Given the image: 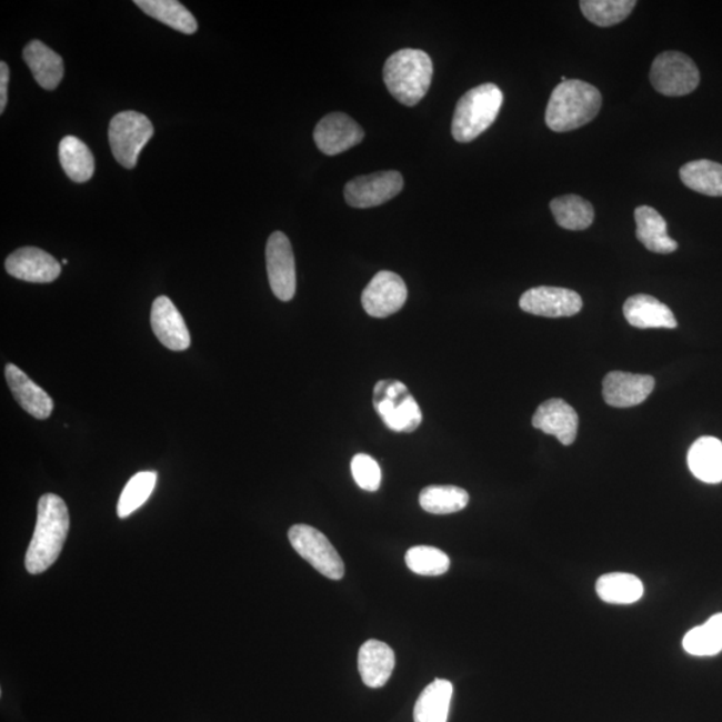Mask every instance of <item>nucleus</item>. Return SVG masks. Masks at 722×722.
I'll use <instances>...</instances> for the list:
<instances>
[{"mask_svg": "<svg viewBox=\"0 0 722 722\" xmlns=\"http://www.w3.org/2000/svg\"><path fill=\"white\" fill-rule=\"evenodd\" d=\"M70 530V515L63 499L44 494L38 502L34 535L26 553V570L32 575L44 573L61 554Z\"/></svg>", "mask_w": 722, "mask_h": 722, "instance_id": "nucleus-1", "label": "nucleus"}, {"mask_svg": "<svg viewBox=\"0 0 722 722\" xmlns=\"http://www.w3.org/2000/svg\"><path fill=\"white\" fill-rule=\"evenodd\" d=\"M602 104L600 90L588 82L568 80L551 93L546 124L556 133L585 127L599 116Z\"/></svg>", "mask_w": 722, "mask_h": 722, "instance_id": "nucleus-2", "label": "nucleus"}, {"mask_svg": "<svg viewBox=\"0 0 722 722\" xmlns=\"http://www.w3.org/2000/svg\"><path fill=\"white\" fill-rule=\"evenodd\" d=\"M433 64L423 50L403 49L384 64L383 77L391 96L405 107H415L431 87Z\"/></svg>", "mask_w": 722, "mask_h": 722, "instance_id": "nucleus-3", "label": "nucleus"}, {"mask_svg": "<svg viewBox=\"0 0 722 722\" xmlns=\"http://www.w3.org/2000/svg\"><path fill=\"white\" fill-rule=\"evenodd\" d=\"M502 104V90L494 83H484L469 90L457 104L452 118V137L461 143L474 141L495 122Z\"/></svg>", "mask_w": 722, "mask_h": 722, "instance_id": "nucleus-4", "label": "nucleus"}, {"mask_svg": "<svg viewBox=\"0 0 722 722\" xmlns=\"http://www.w3.org/2000/svg\"><path fill=\"white\" fill-rule=\"evenodd\" d=\"M373 409L390 430L411 433L423 422V413L407 385L399 380H380L373 389Z\"/></svg>", "mask_w": 722, "mask_h": 722, "instance_id": "nucleus-5", "label": "nucleus"}, {"mask_svg": "<svg viewBox=\"0 0 722 722\" xmlns=\"http://www.w3.org/2000/svg\"><path fill=\"white\" fill-rule=\"evenodd\" d=\"M154 134L153 123L137 111H122L110 122L109 141L111 152L123 168L133 169L138 156Z\"/></svg>", "mask_w": 722, "mask_h": 722, "instance_id": "nucleus-6", "label": "nucleus"}, {"mask_svg": "<svg viewBox=\"0 0 722 722\" xmlns=\"http://www.w3.org/2000/svg\"><path fill=\"white\" fill-rule=\"evenodd\" d=\"M650 82L662 96H688L699 88L700 71L684 52L665 51L654 59Z\"/></svg>", "mask_w": 722, "mask_h": 722, "instance_id": "nucleus-7", "label": "nucleus"}, {"mask_svg": "<svg viewBox=\"0 0 722 722\" xmlns=\"http://www.w3.org/2000/svg\"><path fill=\"white\" fill-rule=\"evenodd\" d=\"M288 538L292 548L319 573L333 581H339L344 576L343 560L321 531L308 527V524H294L289 529Z\"/></svg>", "mask_w": 722, "mask_h": 722, "instance_id": "nucleus-8", "label": "nucleus"}, {"mask_svg": "<svg viewBox=\"0 0 722 722\" xmlns=\"http://www.w3.org/2000/svg\"><path fill=\"white\" fill-rule=\"evenodd\" d=\"M403 176L395 170L360 176L348 182L344 197L348 205L367 209L383 205L402 192Z\"/></svg>", "mask_w": 722, "mask_h": 722, "instance_id": "nucleus-9", "label": "nucleus"}, {"mask_svg": "<svg viewBox=\"0 0 722 722\" xmlns=\"http://www.w3.org/2000/svg\"><path fill=\"white\" fill-rule=\"evenodd\" d=\"M267 271L274 297L289 301L297 293V265L291 241L282 232H274L267 242Z\"/></svg>", "mask_w": 722, "mask_h": 722, "instance_id": "nucleus-10", "label": "nucleus"}, {"mask_svg": "<svg viewBox=\"0 0 722 722\" xmlns=\"http://www.w3.org/2000/svg\"><path fill=\"white\" fill-rule=\"evenodd\" d=\"M405 282L399 274L382 271L375 274L361 294V304L371 318L385 319L399 312L407 301Z\"/></svg>", "mask_w": 722, "mask_h": 722, "instance_id": "nucleus-11", "label": "nucleus"}, {"mask_svg": "<svg viewBox=\"0 0 722 722\" xmlns=\"http://www.w3.org/2000/svg\"><path fill=\"white\" fill-rule=\"evenodd\" d=\"M520 307L535 317L570 318L582 310V299L566 288L537 287L522 294Z\"/></svg>", "mask_w": 722, "mask_h": 722, "instance_id": "nucleus-12", "label": "nucleus"}, {"mask_svg": "<svg viewBox=\"0 0 722 722\" xmlns=\"http://www.w3.org/2000/svg\"><path fill=\"white\" fill-rule=\"evenodd\" d=\"M321 153L338 156L364 140V130L350 116L331 113L318 123L313 133Z\"/></svg>", "mask_w": 722, "mask_h": 722, "instance_id": "nucleus-13", "label": "nucleus"}, {"mask_svg": "<svg viewBox=\"0 0 722 722\" xmlns=\"http://www.w3.org/2000/svg\"><path fill=\"white\" fill-rule=\"evenodd\" d=\"M6 271L12 278L46 284L56 281L61 274V264L42 249L28 247L12 252L6 260Z\"/></svg>", "mask_w": 722, "mask_h": 722, "instance_id": "nucleus-14", "label": "nucleus"}, {"mask_svg": "<svg viewBox=\"0 0 722 722\" xmlns=\"http://www.w3.org/2000/svg\"><path fill=\"white\" fill-rule=\"evenodd\" d=\"M654 384V379L649 375L613 371L603 379V399L616 409H629L645 402Z\"/></svg>", "mask_w": 722, "mask_h": 722, "instance_id": "nucleus-15", "label": "nucleus"}, {"mask_svg": "<svg viewBox=\"0 0 722 722\" xmlns=\"http://www.w3.org/2000/svg\"><path fill=\"white\" fill-rule=\"evenodd\" d=\"M150 321L157 339L168 350L187 351L192 343L185 320L169 298L160 297L154 300Z\"/></svg>", "mask_w": 722, "mask_h": 722, "instance_id": "nucleus-16", "label": "nucleus"}, {"mask_svg": "<svg viewBox=\"0 0 722 722\" xmlns=\"http://www.w3.org/2000/svg\"><path fill=\"white\" fill-rule=\"evenodd\" d=\"M533 425L548 435L555 437L563 445H570L576 438L578 415L564 400L550 399L538 407Z\"/></svg>", "mask_w": 722, "mask_h": 722, "instance_id": "nucleus-17", "label": "nucleus"}, {"mask_svg": "<svg viewBox=\"0 0 722 722\" xmlns=\"http://www.w3.org/2000/svg\"><path fill=\"white\" fill-rule=\"evenodd\" d=\"M4 373L12 397L26 412L39 420L51 417L54 402H52L48 392L42 390L36 382H32L16 364L9 363L6 365Z\"/></svg>", "mask_w": 722, "mask_h": 722, "instance_id": "nucleus-18", "label": "nucleus"}, {"mask_svg": "<svg viewBox=\"0 0 722 722\" xmlns=\"http://www.w3.org/2000/svg\"><path fill=\"white\" fill-rule=\"evenodd\" d=\"M358 666L367 686L382 688L395 668V653L387 643L369 640L359 650Z\"/></svg>", "mask_w": 722, "mask_h": 722, "instance_id": "nucleus-19", "label": "nucleus"}, {"mask_svg": "<svg viewBox=\"0 0 722 722\" xmlns=\"http://www.w3.org/2000/svg\"><path fill=\"white\" fill-rule=\"evenodd\" d=\"M623 314L630 325L649 330V328H666L673 330L678 327L671 308L649 294H635L629 298L623 305Z\"/></svg>", "mask_w": 722, "mask_h": 722, "instance_id": "nucleus-20", "label": "nucleus"}, {"mask_svg": "<svg viewBox=\"0 0 722 722\" xmlns=\"http://www.w3.org/2000/svg\"><path fill=\"white\" fill-rule=\"evenodd\" d=\"M636 239L650 252L668 254L678 251V241L669 238L668 225L664 217L652 207L635 209Z\"/></svg>", "mask_w": 722, "mask_h": 722, "instance_id": "nucleus-21", "label": "nucleus"}, {"mask_svg": "<svg viewBox=\"0 0 722 722\" xmlns=\"http://www.w3.org/2000/svg\"><path fill=\"white\" fill-rule=\"evenodd\" d=\"M688 465L701 482H722V442L718 438H700L688 452Z\"/></svg>", "mask_w": 722, "mask_h": 722, "instance_id": "nucleus-22", "label": "nucleus"}, {"mask_svg": "<svg viewBox=\"0 0 722 722\" xmlns=\"http://www.w3.org/2000/svg\"><path fill=\"white\" fill-rule=\"evenodd\" d=\"M23 58L36 81L44 90H56L59 87L64 74L61 56H58L41 41H32L26 46Z\"/></svg>", "mask_w": 722, "mask_h": 722, "instance_id": "nucleus-23", "label": "nucleus"}, {"mask_svg": "<svg viewBox=\"0 0 722 722\" xmlns=\"http://www.w3.org/2000/svg\"><path fill=\"white\" fill-rule=\"evenodd\" d=\"M454 688L448 680L437 679L419 695L413 720L415 722H448Z\"/></svg>", "mask_w": 722, "mask_h": 722, "instance_id": "nucleus-24", "label": "nucleus"}, {"mask_svg": "<svg viewBox=\"0 0 722 722\" xmlns=\"http://www.w3.org/2000/svg\"><path fill=\"white\" fill-rule=\"evenodd\" d=\"M596 594L610 605H633L643 596V583L639 576L629 573L602 575L595 585Z\"/></svg>", "mask_w": 722, "mask_h": 722, "instance_id": "nucleus-25", "label": "nucleus"}, {"mask_svg": "<svg viewBox=\"0 0 722 722\" xmlns=\"http://www.w3.org/2000/svg\"><path fill=\"white\" fill-rule=\"evenodd\" d=\"M134 3L144 14L183 34H194L199 29L192 12L177 0H136Z\"/></svg>", "mask_w": 722, "mask_h": 722, "instance_id": "nucleus-26", "label": "nucleus"}, {"mask_svg": "<svg viewBox=\"0 0 722 722\" xmlns=\"http://www.w3.org/2000/svg\"><path fill=\"white\" fill-rule=\"evenodd\" d=\"M59 160L64 173L74 182H87L94 174V156L80 138H63L59 143Z\"/></svg>", "mask_w": 722, "mask_h": 722, "instance_id": "nucleus-27", "label": "nucleus"}, {"mask_svg": "<svg viewBox=\"0 0 722 722\" xmlns=\"http://www.w3.org/2000/svg\"><path fill=\"white\" fill-rule=\"evenodd\" d=\"M556 224L568 231H585L594 221L592 203L580 195L556 197L550 202Z\"/></svg>", "mask_w": 722, "mask_h": 722, "instance_id": "nucleus-28", "label": "nucleus"}, {"mask_svg": "<svg viewBox=\"0 0 722 722\" xmlns=\"http://www.w3.org/2000/svg\"><path fill=\"white\" fill-rule=\"evenodd\" d=\"M469 492L457 485H429L420 492L419 503L430 514H454L468 508Z\"/></svg>", "mask_w": 722, "mask_h": 722, "instance_id": "nucleus-29", "label": "nucleus"}, {"mask_svg": "<svg viewBox=\"0 0 722 722\" xmlns=\"http://www.w3.org/2000/svg\"><path fill=\"white\" fill-rule=\"evenodd\" d=\"M681 181L694 192L709 197H722L721 163L698 160L686 163L680 169Z\"/></svg>", "mask_w": 722, "mask_h": 722, "instance_id": "nucleus-30", "label": "nucleus"}, {"mask_svg": "<svg viewBox=\"0 0 722 722\" xmlns=\"http://www.w3.org/2000/svg\"><path fill=\"white\" fill-rule=\"evenodd\" d=\"M685 652L698 658H712L722 652V613L709 619L704 625L693 628L682 640Z\"/></svg>", "mask_w": 722, "mask_h": 722, "instance_id": "nucleus-31", "label": "nucleus"}, {"mask_svg": "<svg viewBox=\"0 0 722 722\" xmlns=\"http://www.w3.org/2000/svg\"><path fill=\"white\" fill-rule=\"evenodd\" d=\"M582 14L600 28L619 24L630 16L636 6L634 0H582Z\"/></svg>", "mask_w": 722, "mask_h": 722, "instance_id": "nucleus-32", "label": "nucleus"}, {"mask_svg": "<svg viewBox=\"0 0 722 722\" xmlns=\"http://www.w3.org/2000/svg\"><path fill=\"white\" fill-rule=\"evenodd\" d=\"M156 484V471L138 472V474L131 478L128 484L124 485L120 501H118V517L123 520V518L133 514L142 504L147 503L150 495H152Z\"/></svg>", "mask_w": 722, "mask_h": 722, "instance_id": "nucleus-33", "label": "nucleus"}, {"mask_svg": "<svg viewBox=\"0 0 722 722\" xmlns=\"http://www.w3.org/2000/svg\"><path fill=\"white\" fill-rule=\"evenodd\" d=\"M407 566L419 575H442L450 569V558L442 550L431 546H415L407 551Z\"/></svg>", "mask_w": 722, "mask_h": 722, "instance_id": "nucleus-34", "label": "nucleus"}, {"mask_svg": "<svg viewBox=\"0 0 722 722\" xmlns=\"http://www.w3.org/2000/svg\"><path fill=\"white\" fill-rule=\"evenodd\" d=\"M351 471L354 482L365 491H378L382 484V469L370 455H354L351 462Z\"/></svg>", "mask_w": 722, "mask_h": 722, "instance_id": "nucleus-35", "label": "nucleus"}, {"mask_svg": "<svg viewBox=\"0 0 722 722\" xmlns=\"http://www.w3.org/2000/svg\"><path fill=\"white\" fill-rule=\"evenodd\" d=\"M9 78V66L6 62L0 63V113H3L6 104H8Z\"/></svg>", "mask_w": 722, "mask_h": 722, "instance_id": "nucleus-36", "label": "nucleus"}]
</instances>
